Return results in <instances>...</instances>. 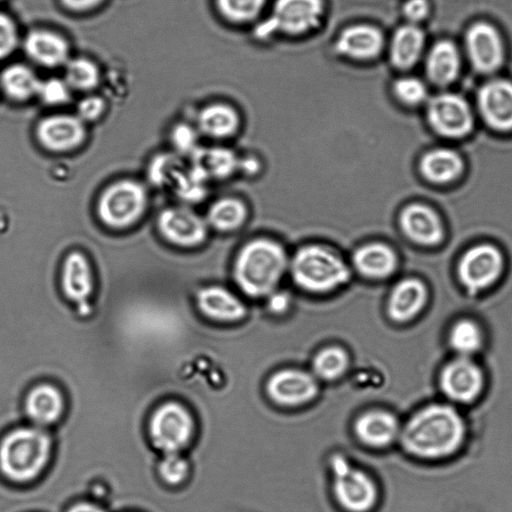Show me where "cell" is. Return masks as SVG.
Here are the masks:
<instances>
[{
  "mask_svg": "<svg viewBox=\"0 0 512 512\" xmlns=\"http://www.w3.org/2000/svg\"><path fill=\"white\" fill-rule=\"evenodd\" d=\"M465 422L451 405L433 403L416 411L400 431L403 448L411 455L436 460L454 454L464 442Z\"/></svg>",
  "mask_w": 512,
  "mask_h": 512,
  "instance_id": "1",
  "label": "cell"
},
{
  "mask_svg": "<svg viewBox=\"0 0 512 512\" xmlns=\"http://www.w3.org/2000/svg\"><path fill=\"white\" fill-rule=\"evenodd\" d=\"M289 257L283 246L269 238H256L245 243L233 264L236 286L246 296L265 298L279 288L289 270Z\"/></svg>",
  "mask_w": 512,
  "mask_h": 512,
  "instance_id": "2",
  "label": "cell"
},
{
  "mask_svg": "<svg viewBox=\"0 0 512 512\" xmlns=\"http://www.w3.org/2000/svg\"><path fill=\"white\" fill-rule=\"evenodd\" d=\"M52 447V438L43 429L37 426L16 428L0 443V470L14 483H29L44 471Z\"/></svg>",
  "mask_w": 512,
  "mask_h": 512,
  "instance_id": "3",
  "label": "cell"
},
{
  "mask_svg": "<svg viewBox=\"0 0 512 512\" xmlns=\"http://www.w3.org/2000/svg\"><path fill=\"white\" fill-rule=\"evenodd\" d=\"M288 272L300 289L314 294L335 291L351 278V269L345 260L321 244L300 247L289 261Z\"/></svg>",
  "mask_w": 512,
  "mask_h": 512,
  "instance_id": "4",
  "label": "cell"
},
{
  "mask_svg": "<svg viewBox=\"0 0 512 512\" xmlns=\"http://www.w3.org/2000/svg\"><path fill=\"white\" fill-rule=\"evenodd\" d=\"M148 202L147 189L141 182L123 178L103 189L97 200L96 213L106 227L123 230L141 220Z\"/></svg>",
  "mask_w": 512,
  "mask_h": 512,
  "instance_id": "5",
  "label": "cell"
},
{
  "mask_svg": "<svg viewBox=\"0 0 512 512\" xmlns=\"http://www.w3.org/2000/svg\"><path fill=\"white\" fill-rule=\"evenodd\" d=\"M333 472L332 496L341 512H375L379 492L373 479L355 468L341 455L331 460Z\"/></svg>",
  "mask_w": 512,
  "mask_h": 512,
  "instance_id": "6",
  "label": "cell"
},
{
  "mask_svg": "<svg viewBox=\"0 0 512 512\" xmlns=\"http://www.w3.org/2000/svg\"><path fill=\"white\" fill-rule=\"evenodd\" d=\"M195 423L190 411L177 401L160 404L147 423L153 447L164 454L179 453L190 443Z\"/></svg>",
  "mask_w": 512,
  "mask_h": 512,
  "instance_id": "7",
  "label": "cell"
},
{
  "mask_svg": "<svg viewBox=\"0 0 512 512\" xmlns=\"http://www.w3.org/2000/svg\"><path fill=\"white\" fill-rule=\"evenodd\" d=\"M504 259L492 244L481 243L468 249L458 263V277L464 288L475 294L487 289L501 276Z\"/></svg>",
  "mask_w": 512,
  "mask_h": 512,
  "instance_id": "8",
  "label": "cell"
},
{
  "mask_svg": "<svg viewBox=\"0 0 512 512\" xmlns=\"http://www.w3.org/2000/svg\"><path fill=\"white\" fill-rule=\"evenodd\" d=\"M157 229L170 244L181 248L201 245L208 236L206 219L185 205L164 208L157 217Z\"/></svg>",
  "mask_w": 512,
  "mask_h": 512,
  "instance_id": "9",
  "label": "cell"
},
{
  "mask_svg": "<svg viewBox=\"0 0 512 512\" xmlns=\"http://www.w3.org/2000/svg\"><path fill=\"white\" fill-rule=\"evenodd\" d=\"M323 10L322 0H276L271 17L260 24L256 34L262 37L275 29L304 33L319 24Z\"/></svg>",
  "mask_w": 512,
  "mask_h": 512,
  "instance_id": "10",
  "label": "cell"
},
{
  "mask_svg": "<svg viewBox=\"0 0 512 512\" xmlns=\"http://www.w3.org/2000/svg\"><path fill=\"white\" fill-rule=\"evenodd\" d=\"M439 384L448 399L469 404L482 393L485 376L481 367L470 357L457 356L442 368Z\"/></svg>",
  "mask_w": 512,
  "mask_h": 512,
  "instance_id": "11",
  "label": "cell"
},
{
  "mask_svg": "<svg viewBox=\"0 0 512 512\" xmlns=\"http://www.w3.org/2000/svg\"><path fill=\"white\" fill-rule=\"evenodd\" d=\"M427 118L431 127L447 138H462L473 127V115L467 102L450 93L431 99L427 107Z\"/></svg>",
  "mask_w": 512,
  "mask_h": 512,
  "instance_id": "12",
  "label": "cell"
},
{
  "mask_svg": "<svg viewBox=\"0 0 512 512\" xmlns=\"http://www.w3.org/2000/svg\"><path fill=\"white\" fill-rule=\"evenodd\" d=\"M37 142L47 151L66 153L79 148L86 140L84 122L77 115L55 114L42 118L36 125Z\"/></svg>",
  "mask_w": 512,
  "mask_h": 512,
  "instance_id": "13",
  "label": "cell"
},
{
  "mask_svg": "<svg viewBox=\"0 0 512 512\" xmlns=\"http://www.w3.org/2000/svg\"><path fill=\"white\" fill-rule=\"evenodd\" d=\"M60 286L65 298L77 305L78 312L87 315L90 311L88 300L94 291V274L88 258L81 251H71L64 258Z\"/></svg>",
  "mask_w": 512,
  "mask_h": 512,
  "instance_id": "14",
  "label": "cell"
},
{
  "mask_svg": "<svg viewBox=\"0 0 512 512\" xmlns=\"http://www.w3.org/2000/svg\"><path fill=\"white\" fill-rule=\"evenodd\" d=\"M316 378L299 369H283L268 379L266 392L278 405L293 407L312 401L318 394Z\"/></svg>",
  "mask_w": 512,
  "mask_h": 512,
  "instance_id": "15",
  "label": "cell"
},
{
  "mask_svg": "<svg viewBox=\"0 0 512 512\" xmlns=\"http://www.w3.org/2000/svg\"><path fill=\"white\" fill-rule=\"evenodd\" d=\"M478 106L484 121L494 130H512V83L492 80L478 94Z\"/></svg>",
  "mask_w": 512,
  "mask_h": 512,
  "instance_id": "16",
  "label": "cell"
},
{
  "mask_svg": "<svg viewBox=\"0 0 512 512\" xmlns=\"http://www.w3.org/2000/svg\"><path fill=\"white\" fill-rule=\"evenodd\" d=\"M195 303L203 316L221 323L240 321L247 312L246 305L239 296L219 285H208L199 289L195 295Z\"/></svg>",
  "mask_w": 512,
  "mask_h": 512,
  "instance_id": "17",
  "label": "cell"
},
{
  "mask_svg": "<svg viewBox=\"0 0 512 512\" xmlns=\"http://www.w3.org/2000/svg\"><path fill=\"white\" fill-rule=\"evenodd\" d=\"M466 47L473 66L480 72H492L502 63V41L490 24L480 22L471 26L466 34Z\"/></svg>",
  "mask_w": 512,
  "mask_h": 512,
  "instance_id": "18",
  "label": "cell"
},
{
  "mask_svg": "<svg viewBox=\"0 0 512 512\" xmlns=\"http://www.w3.org/2000/svg\"><path fill=\"white\" fill-rule=\"evenodd\" d=\"M399 224L410 240L421 245L438 244L444 236L443 225L438 214L421 203L407 205L400 213Z\"/></svg>",
  "mask_w": 512,
  "mask_h": 512,
  "instance_id": "19",
  "label": "cell"
},
{
  "mask_svg": "<svg viewBox=\"0 0 512 512\" xmlns=\"http://www.w3.org/2000/svg\"><path fill=\"white\" fill-rule=\"evenodd\" d=\"M354 431L365 445L383 448L399 437L401 428L393 413L376 409L362 413L354 423Z\"/></svg>",
  "mask_w": 512,
  "mask_h": 512,
  "instance_id": "20",
  "label": "cell"
},
{
  "mask_svg": "<svg viewBox=\"0 0 512 512\" xmlns=\"http://www.w3.org/2000/svg\"><path fill=\"white\" fill-rule=\"evenodd\" d=\"M65 408L64 396L52 384L34 386L25 397L24 409L28 419L35 425L44 427L57 422Z\"/></svg>",
  "mask_w": 512,
  "mask_h": 512,
  "instance_id": "21",
  "label": "cell"
},
{
  "mask_svg": "<svg viewBox=\"0 0 512 512\" xmlns=\"http://www.w3.org/2000/svg\"><path fill=\"white\" fill-rule=\"evenodd\" d=\"M352 264L363 277L381 280L395 272L398 266V257L394 249L386 243L369 242L354 251Z\"/></svg>",
  "mask_w": 512,
  "mask_h": 512,
  "instance_id": "22",
  "label": "cell"
},
{
  "mask_svg": "<svg viewBox=\"0 0 512 512\" xmlns=\"http://www.w3.org/2000/svg\"><path fill=\"white\" fill-rule=\"evenodd\" d=\"M427 301V289L416 278H405L392 289L387 303V313L391 320L405 323L415 318Z\"/></svg>",
  "mask_w": 512,
  "mask_h": 512,
  "instance_id": "23",
  "label": "cell"
},
{
  "mask_svg": "<svg viewBox=\"0 0 512 512\" xmlns=\"http://www.w3.org/2000/svg\"><path fill=\"white\" fill-rule=\"evenodd\" d=\"M383 45L381 32L370 25H354L340 33L336 50L355 59H370L379 54Z\"/></svg>",
  "mask_w": 512,
  "mask_h": 512,
  "instance_id": "24",
  "label": "cell"
},
{
  "mask_svg": "<svg viewBox=\"0 0 512 512\" xmlns=\"http://www.w3.org/2000/svg\"><path fill=\"white\" fill-rule=\"evenodd\" d=\"M24 50L33 61L46 67L67 63L69 52L64 38L45 30L31 31L24 40Z\"/></svg>",
  "mask_w": 512,
  "mask_h": 512,
  "instance_id": "25",
  "label": "cell"
},
{
  "mask_svg": "<svg viewBox=\"0 0 512 512\" xmlns=\"http://www.w3.org/2000/svg\"><path fill=\"white\" fill-rule=\"evenodd\" d=\"M190 158V166L207 181L225 179L238 171L239 157L226 147H198Z\"/></svg>",
  "mask_w": 512,
  "mask_h": 512,
  "instance_id": "26",
  "label": "cell"
},
{
  "mask_svg": "<svg viewBox=\"0 0 512 512\" xmlns=\"http://www.w3.org/2000/svg\"><path fill=\"white\" fill-rule=\"evenodd\" d=\"M463 170V160L450 148H435L423 155L420 171L429 181L445 184L456 179Z\"/></svg>",
  "mask_w": 512,
  "mask_h": 512,
  "instance_id": "27",
  "label": "cell"
},
{
  "mask_svg": "<svg viewBox=\"0 0 512 512\" xmlns=\"http://www.w3.org/2000/svg\"><path fill=\"white\" fill-rule=\"evenodd\" d=\"M239 116L225 104L208 105L198 115V129L213 139H226L233 136L239 127Z\"/></svg>",
  "mask_w": 512,
  "mask_h": 512,
  "instance_id": "28",
  "label": "cell"
},
{
  "mask_svg": "<svg viewBox=\"0 0 512 512\" xmlns=\"http://www.w3.org/2000/svg\"><path fill=\"white\" fill-rule=\"evenodd\" d=\"M426 70L429 79L439 85L452 82L460 70V56L450 41L436 43L428 54Z\"/></svg>",
  "mask_w": 512,
  "mask_h": 512,
  "instance_id": "29",
  "label": "cell"
},
{
  "mask_svg": "<svg viewBox=\"0 0 512 512\" xmlns=\"http://www.w3.org/2000/svg\"><path fill=\"white\" fill-rule=\"evenodd\" d=\"M424 45L423 32L413 26L400 27L392 38L390 56L397 68L407 69L418 60Z\"/></svg>",
  "mask_w": 512,
  "mask_h": 512,
  "instance_id": "30",
  "label": "cell"
},
{
  "mask_svg": "<svg viewBox=\"0 0 512 512\" xmlns=\"http://www.w3.org/2000/svg\"><path fill=\"white\" fill-rule=\"evenodd\" d=\"M248 214L245 203L234 197H224L208 208L206 222L219 232H231L241 227Z\"/></svg>",
  "mask_w": 512,
  "mask_h": 512,
  "instance_id": "31",
  "label": "cell"
},
{
  "mask_svg": "<svg viewBox=\"0 0 512 512\" xmlns=\"http://www.w3.org/2000/svg\"><path fill=\"white\" fill-rule=\"evenodd\" d=\"M40 82L35 73L23 64H12L0 75L3 92L14 101H25L37 95Z\"/></svg>",
  "mask_w": 512,
  "mask_h": 512,
  "instance_id": "32",
  "label": "cell"
},
{
  "mask_svg": "<svg viewBox=\"0 0 512 512\" xmlns=\"http://www.w3.org/2000/svg\"><path fill=\"white\" fill-rule=\"evenodd\" d=\"M483 340V332L479 325L466 318L455 322L448 336L451 348L462 357H470L477 353L483 345Z\"/></svg>",
  "mask_w": 512,
  "mask_h": 512,
  "instance_id": "33",
  "label": "cell"
},
{
  "mask_svg": "<svg viewBox=\"0 0 512 512\" xmlns=\"http://www.w3.org/2000/svg\"><path fill=\"white\" fill-rule=\"evenodd\" d=\"M207 180L191 166L181 167L169 188L183 203H199L207 194Z\"/></svg>",
  "mask_w": 512,
  "mask_h": 512,
  "instance_id": "34",
  "label": "cell"
},
{
  "mask_svg": "<svg viewBox=\"0 0 512 512\" xmlns=\"http://www.w3.org/2000/svg\"><path fill=\"white\" fill-rule=\"evenodd\" d=\"M349 366L347 352L339 346L321 349L313 358L312 369L316 377L322 380H336L341 377Z\"/></svg>",
  "mask_w": 512,
  "mask_h": 512,
  "instance_id": "35",
  "label": "cell"
},
{
  "mask_svg": "<svg viewBox=\"0 0 512 512\" xmlns=\"http://www.w3.org/2000/svg\"><path fill=\"white\" fill-rule=\"evenodd\" d=\"M183 166L181 159L172 152L155 155L147 167V178L158 188H169L176 172Z\"/></svg>",
  "mask_w": 512,
  "mask_h": 512,
  "instance_id": "36",
  "label": "cell"
},
{
  "mask_svg": "<svg viewBox=\"0 0 512 512\" xmlns=\"http://www.w3.org/2000/svg\"><path fill=\"white\" fill-rule=\"evenodd\" d=\"M65 81L70 88L89 90L99 81L97 66L88 59L77 58L66 63Z\"/></svg>",
  "mask_w": 512,
  "mask_h": 512,
  "instance_id": "37",
  "label": "cell"
},
{
  "mask_svg": "<svg viewBox=\"0 0 512 512\" xmlns=\"http://www.w3.org/2000/svg\"><path fill=\"white\" fill-rule=\"evenodd\" d=\"M189 470L188 461L179 453L164 454L157 465L160 479L172 486L183 483L189 475Z\"/></svg>",
  "mask_w": 512,
  "mask_h": 512,
  "instance_id": "38",
  "label": "cell"
},
{
  "mask_svg": "<svg viewBox=\"0 0 512 512\" xmlns=\"http://www.w3.org/2000/svg\"><path fill=\"white\" fill-rule=\"evenodd\" d=\"M265 0H217L222 14L233 21H247L261 10Z\"/></svg>",
  "mask_w": 512,
  "mask_h": 512,
  "instance_id": "39",
  "label": "cell"
},
{
  "mask_svg": "<svg viewBox=\"0 0 512 512\" xmlns=\"http://www.w3.org/2000/svg\"><path fill=\"white\" fill-rule=\"evenodd\" d=\"M396 97L407 105H417L427 96L425 85L413 77H404L396 80L393 87Z\"/></svg>",
  "mask_w": 512,
  "mask_h": 512,
  "instance_id": "40",
  "label": "cell"
},
{
  "mask_svg": "<svg viewBox=\"0 0 512 512\" xmlns=\"http://www.w3.org/2000/svg\"><path fill=\"white\" fill-rule=\"evenodd\" d=\"M37 95L47 105H61L70 99V87L65 80L49 78L40 82Z\"/></svg>",
  "mask_w": 512,
  "mask_h": 512,
  "instance_id": "41",
  "label": "cell"
},
{
  "mask_svg": "<svg viewBox=\"0 0 512 512\" xmlns=\"http://www.w3.org/2000/svg\"><path fill=\"white\" fill-rule=\"evenodd\" d=\"M170 138L178 154L191 155L199 147L197 130L186 123L175 125Z\"/></svg>",
  "mask_w": 512,
  "mask_h": 512,
  "instance_id": "42",
  "label": "cell"
},
{
  "mask_svg": "<svg viewBox=\"0 0 512 512\" xmlns=\"http://www.w3.org/2000/svg\"><path fill=\"white\" fill-rule=\"evenodd\" d=\"M18 35L13 20L0 11V59L9 56L17 46Z\"/></svg>",
  "mask_w": 512,
  "mask_h": 512,
  "instance_id": "43",
  "label": "cell"
},
{
  "mask_svg": "<svg viewBox=\"0 0 512 512\" xmlns=\"http://www.w3.org/2000/svg\"><path fill=\"white\" fill-rule=\"evenodd\" d=\"M105 110V102L99 96H87L77 105V116L83 122H92L101 117Z\"/></svg>",
  "mask_w": 512,
  "mask_h": 512,
  "instance_id": "44",
  "label": "cell"
},
{
  "mask_svg": "<svg viewBox=\"0 0 512 512\" xmlns=\"http://www.w3.org/2000/svg\"><path fill=\"white\" fill-rule=\"evenodd\" d=\"M266 307L270 313L281 315L288 311L291 305L290 294L282 289H275L265 298Z\"/></svg>",
  "mask_w": 512,
  "mask_h": 512,
  "instance_id": "45",
  "label": "cell"
},
{
  "mask_svg": "<svg viewBox=\"0 0 512 512\" xmlns=\"http://www.w3.org/2000/svg\"><path fill=\"white\" fill-rule=\"evenodd\" d=\"M429 11L427 0H408L403 7L405 16L412 21L423 19Z\"/></svg>",
  "mask_w": 512,
  "mask_h": 512,
  "instance_id": "46",
  "label": "cell"
},
{
  "mask_svg": "<svg viewBox=\"0 0 512 512\" xmlns=\"http://www.w3.org/2000/svg\"><path fill=\"white\" fill-rule=\"evenodd\" d=\"M102 0H62V3L71 10H87L99 4Z\"/></svg>",
  "mask_w": 512,
  "mask_h": 512,
  "instance_id": "47",
  "label": "cell"
},
{
  "mask_svg": "<svg viewBox=\"0 0 512 512\" xmlns=\"http://www.w3.org/2000/svg\"><path fill=\"white\" fill-rule=\"evenodd\" d=\"M259 166V161L254 157L239 158L238 170L246 174H255L259 171Z\"/></svg>",
  "mask_w": 512,
  "mask_h": 512,
  "instance_id": "48",
  "label": "cell"
},
{
  "mask_svg": "<svg viewBox=\"0 0 512 512\" xmlns=\"http://www.w3.org/2000/svg\"><path fill=\"white\" fill-rule=\"evenodd\" d=\"M67 512H106L103 508L98 505L88 503V502H80L73 506H71Z\"/></svg>",
  "mask_w": 512,
  "mask_h": 512,
  "instance_id": "49",
  "label": "cell"
}]
</instances>
